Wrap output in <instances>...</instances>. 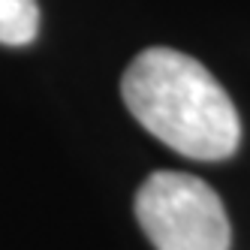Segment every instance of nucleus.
<instances>
[{"label": "nucleus", "mask_w": 250, "mask_h": 250, "mask_svg": "<svg viewBox=\"0 0 250 250\" xmlns=\"http://www.w3.org/2000/svg\"><path fill=\"white\" fill-rule=\"evenodd\" d=\"M136 217L157 250H229L232 244L220 196L187 172H154L136 193Z\"/></svg>", "instance_id": "nucleus-2"}, {"label": "nucleus", "mask_w": 250, "mask_h": 250, "mask_svg": "<svg viewBox=\"0 0 250 250\" xmlns=\"http://www.w3.org/2000/svg\"><path fill=\"white\" fill-rule=\"evenodd\" d=\"M40 30L37 0H0V42L27 45Z\"/></svg>", "instance_id": "nucleus-3"}, {"label": "nucleus", "mask_w": 250, "mask_h": 250, "mask_svg": "<svg viewBox=\"0 0 250 250\" xmlns=\"http://www.w3.org/2000/svg\"><path fill=\"white\" fill-rule=\"evenodd\" d=\"M133 118L163 145L190 160H226L238 151L241 121L208 69L175 48H145L121 79Z\"/></svg>", "instance_id": "nucleus-1"}]
</instances>
